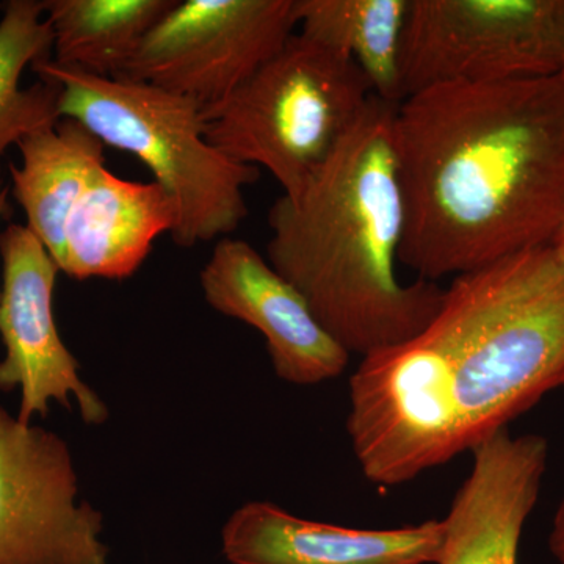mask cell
I'll list each match as a JSON object with an SVG mask.
<instances>
[{"label": "cell", "mask_w": 564, "mask_h": 564, "mask_svg": "<svg viewBox=\"0 0 564 564\" xmlns=\"http://www.w3.org/2000/svg\"><path fill=\"white\" fill-rule=\"evenodd\" d=\"M558 76H560V77H563V79H564V58H563L562 70H560Z\"/></svg>", "instance_id": "obj_21"}, {"label": "cell", "mask_w": 564, "mask_h": 564, "mask_svg": "<svg viewBox=\"0 0 564 564\" xmlns=\"http://www.w3.org/2000/svg\"><path fill=\"white\" fill-rule=\"evenodd\" d=\"M552 245H555L558 250L564 252V215L562 218V223H560L558 231H556L554 240H552Z\"/></svg>", "instance_id": "obj_20"}, {"label": "cell", "mask_w": 564, "mask_h": 564, "mask_svg": "<svg viewBox=\"0 0 564 564\" xmlns=\"http://www.w3.org/2000/svg\"><path fill=\"white\" fill-rule=\"evenodd\" d=\"M410 0H295L300 35L351 58L373 96L400 104L402 43Z\"/></svg>", "instance_id": "obj_15"}, {"label": "cell", "mask_w": 564, "mask_h": 564, "mask_svg": "<svg viewBox=\"0 0 564 564\" xmlns=\"http://www.w3.org/2000/svg\"><path fill=\"white\" fill-rule=\"evenodd\" d=\"M17 147L21 163H10L11 193L24 210L25 226L61 269L66 221L93 174L106 165V144L79 121L62 118Z\"/></svg>", "instance_id": "obj_14"}, {"label": "cell", "mask_w": 564, "mask_h": 564, "mask_svg": "<svg viewBox=\"0 0 564 564\" xmlns=\"http://www.w3.org/2000/svg\"><path fill=\"white\" fill-rule=\"evenodd\" d=\"M62 87L61 117L79 121L106 147L135 155L177 210V247L229 237L248 217L245 188L259 169L234 162L206 139L203 106L131 79H106L51 58L32 66Z\"/></svg>", "instance_id": "obj_4"}, {"label": "cell", "mask_w": 564, "mask_h": 564, "mask_svg": "<svg viewBox=\"0 0 564 564\" xmlns=\"http://www.w3.org/2000/svg\"><path fill=\"white\" fill-rule=\"evenodd\" d=\"M470 454L473 470L443 519L436 564H518L522 530L543 485L547 441L505 429Z\"/></svg>", "instance_id": "obj_11"}, {"label": "cell", "mask_w": 564, "mask_h": 564, "mask_svg": "<svg viewBox=\"0 0 564 564\" xmlns=\"http://www.w3.org/2000/svg\"><path fill=\"white\" fill-rule=\"evenodd\" d=\"M9 187L3 184L2 176H0V220L7 214V209H9Z\"/></svg>", "instance_id": "obj_19"}, {"label": "cell", "mask_w": 564, "mask_h": 564, "mask_svg": "<svg viewBox=\"0 0 564 564\" xmlns=\"http://www.w3.org/2000/svg\"><path fill=\"white\" fill-rule=\"evenodd\" d=\"M176 0H43L54 61L91 76L121 79Z\"/></svg>", "instance_id": "obj_16"}, {"label": "cell", "mask_w": 564, "mask_h": 564, "mask_svg": "<svg viewBox=\"0 0 564 564\" xmlns=\"http://www.w3.org/2000/svg\"><path fill=\"white\" fill-rule=\"evenodd\" d=\"M444 521L399 529H350L296 518L278 505L248 502L221 533L232 564H436Z\"/></svg>", "instance_id": "obj_12"}, {"label": "cell", "mask_w": 564, "mask_h": 564, "mask_svg": "<svg viewBox=\"0 0 564 564\" xmlns=\"http://www.w3.org/2000/svg\"><path fill=\"white\" fill-rule=\"evenodd\" d=\"M77 491L65 441L0 404V564H109L101 511Z\"/></svg>", "instance_id": "obj_8"}, {"label": "cell", "mask_w": 564, "mask_h": 564, "mask_svg": "<svg viewBox=\"0 0 564 564\" xmlns=\"http://www.w3.org/2000/svg\"><path fill=\"white\" fill-rule=\"evenodd\" d=\"M212 310L265 337L274 373L296 386H314L345 372L351 355L326 332L310 303L269 259L245 240L223 237L199 273Z\"/></svg>", "instance_id": "obj_10"}, {"label": "cell", "mask_w": 564, "mask_h": 564, "mask_svg": "<svg viewBox=\"0 0 564 564\" xmlns=\"http://www.w3.org/2000/svg\"><path fill=\"white\" fill-rule=\"evenodd\" d=\"M295 28V0H176L121 79L176 93L204 109L242 87Z\"/></svg>", "instance_id": "obj_7"}, {"label": "cell", "mask_w": 564, "mask_h": 564, "mask_svg": "<svg viewBox=\"0 0 564 564\" xmlns=\"http://www.w3.org/2000/svg\"><path fill=\"white\" fill-rule=\"evenodd\" d=\"M176 221V206L158 182L121 180L104 165L70 210L61 272L77 281L128 280Z\"/></svg>", "instance_id": "obj_13"}, {"label": "cell", "mask_w": 564, "mask_h": 564, "mask_svg": "<svg viewBox=\"0 0 564 564\" xmlns=\"http://www.w3.org/2000/svg\"><path fill=\"white\" fill-rule=\"evenodd\" d=\"M0 159L11 144L62 120V87L39 79L21 88L24 70L52 57L54 33L39 0L0 3Z\"/></svg>", "instance_id": "obj_17"}, {"label": "cell", "mask_w": 564, "mask_h": 564, "mask_svg": "<svg viewBox=\"0 0 564 564\" xmlns=\"http://www.w3.org/2000/svg\"><path fill=\"white\" fill-rule=\"evenodd\" d=\"M372 87L359 66L293 33L228 99L204 107L206 139L243 165L262 166L288 198L332 158Z\"/></svg>", "instance_id": "obj_5"}, {"label": "cell", "mask_w": 564, "mask_h": 564, "mask_svg": "<svg viewBox=\"0 0 564 564\" xmlns=\"http://www.w3.org/2000/svg\"><path fill=\"white\" fill-rule=\"evenodd\" d=\"M564 388V252L532 248L454 278L432 325L364 356L347 419L362 473L414 480Z\"/></svg>", "instance_id": "obj_1"}, {"label": "cell", "mask_w": 564, "mask_h": 564, "mask_svg": "<svg viewBox=\"0 0 564 564\" xmlns=\"http://www.w3.org/2000/svg\"><path fill=\"white\" fill-rule=\"evenodd\" d=\"M564 0H410L404 98L454 84L558 76Z\"/></svg>", "instance_id": "obj_6"}, {"label": "cell", "mask_w": 564, "mask_h": 564, "mask_svg": "<svg viewBox=\"0 0 564 564\" xmlns=\"http://www.w3.org/2000/svg\"><path fill=\"white\" fill-rule=\"evenodd\" d=\"M400 263L458 278L552 243L564 215V79L454 84L397 107Z\"/></svg>", "instance_id": "obj_2"}, {"label": "cell", "mask_w": 564, "mask_h": 564, "mask_svg": "<svg viewBox=\"0 0 564 564\" xmlns=\"http://www.w3.org/2000/svg\"><path fill=\"white\" fill-rule=\"evenodd\" d=\"M2 291L0 391L20 389L18 419L46 417L51 402L70 408L76 399L82 419L99 425L109 417L106 403L79 377V362L63 344L54 317L57 263L28 226L10 225L0 232Z\"/></svg>", "instance_id": "obj_9"}, {"label": "cell", "mask_w": 564, "mask_h": 564, "mask_svg": "<svg viewBox=\"0 0 564 564\" xmlns=\"http://www.w3.org/2000/svg\"><path fill=\"white\" fill-rule=\"evenodd\" d=\"M549 549L551 554L560 564H564V497L556 510L554 524H552L551 536H549Z\"/></svg>", "instance_id": "obj_18"}, {"label": "cell", "mask_w": 564, "mask_h": 564, "mask_svg": "<svg viewBox=\"0 0 564 564\" xmlns=\"http://www.w3.org/2000/svg\"><path fill=\"white\" fill-rule=\"evenodd\" d=\"M399 104L372 96L302 193L270 207L267 259L345 350L367 356L421 336L445 289L397 276L404 203L393 147Z\"/></svg>", "instance_id": "obj_3"}]
</instances>
